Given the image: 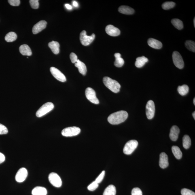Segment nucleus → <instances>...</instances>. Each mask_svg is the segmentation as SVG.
I'll list each match as a JSON object with an SVG mask.
<instances>
[{"label":"nucleus","instance_id":"f257e3e1","mask_svg":"<svg viewBox=\"0 0 195 195\" xmlns=\"http://www.w3.org/2000/svg\"><path fill=\"white\" fill-rule=\"evenodd\" d=\"M128 116V113L127 112L120 111L110 115L107 120L109 123L111 124L117 125L125 122Z\"/></svg>","mask_w":195,"mask_h":195},{"label":"nucleus","instance_id":"f03ea898","mask_svg":"<svg viewBox=\"0 0 195 195\" xmlns=\"http://www.w3.org/2000/svg\"><path fill=\"white\" fill-rule=\"evenodd\" d=\"M104 85L108 88L115 93H117L120 91L121 86L116 81L108 77H105L103 79Z\"/></svg>","mask_w":195,"mask_h":195},{"label":"nucleus","instance_id":"7ed1b4c3","mask_svg":"<svg viewBox=\"0 0 195 195\" xmlns=\"http://www.w3.org/2000/svg\"><path fill=\"white\" fill-rule=\"evenodd\" d=\"M54 105L52 102H47L40 108L36 113V116L41 117L44 116L54 109Z\"/></svg>","mask_w":195,"mask_h":195},{"label":"nucleus","instance_id":"20e7f679","mask_svg":"<svg viewBox=\"0 0 195 195\" xmlns=\"http://www.w3.org/2000/svg\"><path fill=\"white\" fill-rule=\"evenodd\" d=\"M80 132V129L77 127H69L62 130V134L65 137H73L78 135Z\"/></svg>","mask_w":195,"mask_h":195},{"label":"nucleus","instance_id":"39448f33","mask_svg":"<svg viewBox=\"0 0 195 195\" xmlns=\"http://www.w3.org/2000/svg\"><path fill=\"white\" fill-rule=\"evenodd\" d=\"M138 145V142L136 140H131L127 142L125 145L123 152L126 155H130L133 153L137 148Z\"/></svg>","mask_w":195,"mask_h":195},{"label":"nucleus","instance_id":"423d86ee","mask_svg":"<svg viewBox=\"0 0 195 195\" xmlns=\"http://www.w3.org/2000/svg\"><path fill=\"white\" fill-rule=\"evenodd\" d=\"M95 38V35L92 34L91 36L87 35L86 31H83L80 34V41L81 44L84 46H86L89 45L94 41Z\"/></svg>","mask_w":195,"mask_h":195},{"label":"nucleus","instance_id":"0eeeda50","mask_svg":"<svg viewBox=\"0 0 195 195\" xmlns=\"http://www.w3.org/2000/svg\"><path fill=\"white\" fill-rule=\"evenodd\" d=\"M49 180L53 186L56 187L62 186V181L61 178L57 174L52 172L49 174Z\"/></svg>","mask_w":195,"mask_h":195},{"label":"nucleus","instance_id":"6e6552de","mask_svg":"<svg viewBox=\"0 0 195 195\" xmlns=\"http://www.w3.org/2000/svg\"><path fill=\"white\" fill-rule=\"evenodd\" d=\"M173 63L176 67L179 69H183L184 64L183 59L178 52L175 51L172 54Z\"/></svg>","mask_w":195,"mask_h":195},{"label":"nucleus","instance_id":"1a4fd4ad","mask_svg":"<svg viewBox=\"0 0 195 195\" xmlns=\"http://www.w3.org/2000/svg\"><path fill=\"white\" fill-rule=\"evenodd\" d=\"M86 95L87 99L92 103L99 104V102L96 96V92L92 88H88L86 90Z\"/></svg>","mask_w":195,"mask_h":195},{"label":"nucleus","instance_id":"9d476101","mask_svg":"<svg viewBox=\"0 0 195 195\" xmlns=\"http://www.w3.org/2000/svg\"><path fill=\"white\" fill-rule=\"evenodd\" d=\"M146 115L147 119H152L154 117L155 113V106L154 102L152 100H149L146 105Z\"/></svg>","mask_w":195,"mask_h":195},{"label":"nucleus","instance_id":"9b49d317","mask_svg":"<svg viewBox=\"0 0 195 195\" xmlns=\"http://www.w3.org/2000/svg\"><path fill=\"white\" fill-rule=\"evenodd\" d=\"M50 71L53 76L57 80L62 82H65L66 81L65 75L56 68L54 67H51Z\"/></svg>","mask_w":195,"mask_h":195},{"label":"nucleus","instance_id":"f8f14e48","mask_svg":"<svg viewBox=\"0 0 195 195\" xmlns=\"http://www.w3.org/2000/svg\"><path fill=\"white\" fill-rule=\"evenodd\" d=\"M28 175L27 170L25 168H21L16 175L15 180L18 183H22L25 180Z\"/></svg>","mask_w":195,"mask_h":195},{"label":"nucleus","instance_id":"ddd939ff","mask_svg":"<svg viewBox=\"0 0 195 195\" xmlns=\"http://www.w3.org/2000/svg\"><path fill=\"white\" fill-rule=\"evenodd\" d=\"M47 22L45 20H41L33 26L32 32L34 34H37L42 31L46 28Z\"/></svg>","mask_w":195,"mask_h":195},{"label":"nucleus","instance_id":"4468645a","mask_svg":"<svg viewBox=\"0 0 195 195\" xmlns=\"http://www.w3.org/2000/svg\"><path fill=\"white\" fill-rule=\"evenodd\" d=\"M105 30L108 35L111 36H117L120 35V30L111 25H107L106 28Z\"/></svg>","mask_w":195,"mask_h":195},{"label":"nucleus","instance_id":"2eb2a0df","mask_svg":"<svg viewBox=\"0 0 195 195\" xmlns=\"http://www.w3.org/2000/svg\"><path fill=\"white\" fill-rule=\"evenodd\" d=\"M159 164L160 167L163 169L167 167L169 165L168 156L166 153L163 152L160 154Z\"/></svg>","mask_w":195,"mask_h":195},{"label":"nucleus","instance_id":"dca6fc26","mask_svg":"<svg viewBox=\"0 0 195 195\" xmlns=\"http://www.w3.org/2000/svg\"><path fill=\"white\" fill-rule=\"evenodd\" d=\"M180 129L178 127L174 126L172 127L170 130V137L171 140L175 141L179 137Z\"/></svg>","mask_w":195,"mask_h":195},{"label":"nucleus","instance_id":"f3484780","mask_svg":"<svg viewBox=\"0 0 195 195\" xmlns=\"http://www.w3.org/2000/svg\"><path fill=\"white\" fill-rule=\"evenodd\" d=\"M148 44L150 46L155 49H160L162 47V44L160 41L154 39H149L148 40Z\"/></svg>","mask_w":195,"mask_h":195},{"label":"nucleus","instance_id":"a211bd4d","mask_svg":"<svg viewBox=\"0 0 195 195\" xmlns=\"http://www.w3.org/2000/svg\"><path fill=\"white\" fill-rule=\"evenodd\" d=\"M76 67L78 68L79 72L83 75H86L87 72L86 66L84 62L78 60L75 63Z\"/></svg>","mask_w":195,"mask_h":195},{"label":"nucleus","instance_id":"6ab92c4d","mask_svg":"<svg viewBox=\"0 0 195 195\" xmlns=\"http://www.w3.org/2000/svg\"><path fill=\"white\" fill-rule=\"evenodd\" d=\"M49 46L54 54H58L60 52V45L58 42L52 41L49 43Z\"/></svg>","mask_w":195,"mask_h":195},{"label":"nucleus","instance_id":"aec40b11","mask_svg":"<svg viewBox=\"0 0 195 195\" xmlns=\"http://www.w3.org/2000/svg\"><path fill=\"white\" fill-rule=\"evenodd\" d=\"M20 52L23 55L30 56L32 55L31 48L27 45H21L19 48Z\"/></svg>","mask_w":195,"mask_h":195},{"label":"nucleus","instance_id":"412c9836","mask_svg":"<svg viewBox=\"0 0 195 195\" xmlns=\"http://www.w3.org/2000/svg\"><path fill=\"white\" fill-rule=\"evenodd\" d=\"M119 12L125 15H132L134 12V9L131 7L125 5L119 7L118 9Z\"/></svg>","mask_w":195,"mask_h":195},{"label":"nucleus","instance_id":"4be33fe9","mask_svg":"<svg viewBox=\"0 0 195 195\" xmlns=\"http://www.w3.org/2000/svg\"><path fill=\"white\" fill-rule=\"evenodd\" d=\"M47 193L46 189L41 187H36L32 191L33 195H46Z\"/></svg>","mask_w":195,"mask_h":195},{"label":"nucleus","instance_id":"5701e85b","mask_svg":"<svg viewBox=\"0 0 195 195\" xmlns=\"http://www.w3.org/2000/svg\"><path fill=\"white\" fill-rule=\"evenodd\" d=\"M148 61V59L146 58L144 56L139 57L136 59L135 66L137 68H141L143 67L145 63Z\"/></svg>","mask_w":195,"mask_h":195},{"label":"nucleus","instance_id":"b1692460","mask_svg":"<svg viewBox=\"0 0 195 195\" xmlns=\"http://www.w3.org/2000/svg\"><path fill=\"white\" fill-rule=\"evenodd\" d=\"M115 58V61L114 65L116 67H121L123 66L124 63V60L121 58V55L119 53H116L114 55Z\"/></svg>","mask_w":195,"mask_h":195},{"label":"nucleus","instance_id":"393cba45","mask_svg":"<svg viewBox=\"0 0 195 195\" xmlns=\"http://www.w3.org/2000/svg\"><path fill=\"white\" fill-rule=\"evenodd\" d=\"M116 187L113 185H109L104 191L103 195H116Z\"/></svg>","mask_w":195,"mask_h":195},{"label":"nucleus","instance_id":"a878e982","mask_svg":"<svg viewBox=\"0 0 195 195\" xmlns=\"http://www.w3.org/2000/svg\"><path fill=\"white\" fill-rule=\"evenodd\" d=\"M172 150L177 160H180L183 154L179 147L174 146L172 147Z\"/></svg>","mask_w":195,"mask_h":195},{"label":"nucleus","instance_id":"bb28decb","mask_svg":"<svg viewBox=\"0 0 195 195\" xmlns=\"http://www.w3.org/2000/svg\"><path fill=\"white\" fill-rule=\"evenodd\" d=\"M189 88L187 85L179 86L178 87L177 91L181 96H184L188 93Z\"/></svg>","mask_w":195,"mask_h":195},{"label":"nucleus","instance_id":"cd10ccee","mask_svg":"<svg viewBox=\"0 0 195 195\" xmlns=\"http://www.w3.org/2000/svg\"><path fill=\"white\" fill-rule=\"evenodd\" d=\"M17 35L14 32H10L7 33L5 37V40L7 42H12L16 40Z\"/></svg>","mask_w":195,"mask_h":195},{"label":"nucleus","instance_id":"c85d7f7f","mask_svg":"<svg viewBox=\"0 0 195 195\" xmlns=\"http://www.w3.org/2000/svg\"><path fill=\"white\" fill-rule=\"evenodd\" d=\"M183 146L185 149H187L190 147L191 140L188 135H185L183 137Z\"/></svg>","mask_w":195,"mask_h":195},{"label":"nucleus","instance_id":"c756f323","mask_svg":"<svg viewBox=\"0 0 195 195\" xmlns=\"http://www.w3.org/2000/svg\"><path fill=\"white\" fill-rule=\"evenodd\" d=\"M171 22L173 25L178 29L181 30L183 29V22L179 19H173L172 20Z\"/></svg>","mask_w":195,"mask_h":195},{"label":"nucleus","instance_id":"7c9ffc66","mask_svg":"<svg viewBox=\"0 0 195 195\" xmlns=\"http://www.w3.org/2000/svg\"><path fill=\"white\" fill-rule=\"evenodd\" d=\"M185 46L189 50L193 52H195V43L192 41H187L185 43Z\"/></svg>","mask_w":195,"mask_h":195},{"label":"nucleus","instance_id":"2f4dec72","mask_svg":"<svg viewBox=\"0 0 195 195\" xmlns=\"http://www.w3.org/2000/svg\"><path fill=\"white\" fill-rule=\"evenodd\" d=\"M175 5V3L173 2H167L164 3L162 5V7L165 10H168L173 8Z\"/></svg>","mask_w":195,"mask_h":195},{"label":"nucleus","instance_id":"473e14b6","mask_svg":"<svg viewBox=\"0 0 195 195\" xmlns=\"http://www.w3.org/2000/svg\"><path fill=\"white\" fill-rule=\"evenodd\" d=\"M99 186V183L95 181L89 185L88 187V190L90 191L96 190Z\"/></svg>","mask_w":195,"mask_h":195},{"label":"nucleus","instance_id":"72a5a7b5","mask_svg":"<svg viewBox=\"0 0 195 195\" xmlns=\"http://www.w3.org/2000/svg\"><path fill=\"white\" fill-rule=\"evenodd\" d=\"M182 195H195V193L189 189L183 188L181 191Z\"/></svg>","mask_w":195,"mask_h":195},{"label":"nucleus","instance_id":"f704fd0d","mask_svg":"<svg viewBox=\"0 0 195 195\" xmlns=\"http://www.w3.org/2000/svg\"><path fill=\"white\" fill-rule=\"evenodd\" d=\"M29 2L32 8L37 9L39 8V3L38 0H31L29 1Z\"/></svg>","mask_w":195,"mask_h":195},{"label":"nucleus","instance_id":"c9c22d12","mask_svg":"<svg viewBox=\"0 0 195 195\" xmlns=\"http://www.w3.org/2000/svg\"><path fill=\"white\" fill-rule=\"evenodd\" d=\"M105 171H102L101 174L98 176V177L96 178L95 180L96 182H97L98 183H101L103 180L104 177H105Z\"/></svg>","mask_w":195,"mask_h":195},{"label":"nucleus","instance_id":"e433bc0d","mask_svg":"<svg viewBox=\"0 0 195 195\" xmlns=\"http://www.w3.org/2000/svg\"><path fill=\"white\" fill-rule=\"evenodd\" d=\"M8 133V130L6 126L0 124V134H7Z\"/></svg>","mask_w":195,"mask_h":195},{"label":"nucleus","instance_id":"4c0bfd02","mask_svg":"<svg viewBox=\"0 0 195 195\" xmlns=\"http://www.w3.org/2000/svg\"><path fill=\"white\" fill-rule=\"evenodd\" d=\"M132 195H143V192L140 188L135 187L132 189Z\"/></svg>","mask_w":195,"mask_h":195},{"label":"nucleus","instance_id":"58836bf2","mask_svg":"<svg viewBox=\"0 0 195 195\" xmlns=\"http://www.w3.org/2000/svg\"><path fill=\"white\" fill-rule=\"evenodd\" d=\"M70 58L71 62L73 63H75L78 60L76 55L73 52L71 53L70 55Z\"/></svg>","mask_w":195,"mask_h":195},{"label":"nucleus","instance_id":"ea45409f","mask_svg":"<svg viewBox=\"0 0 195 195\" xmlns=\"http://www.w3.org/2000/svg\"><path fill=\"white\" fill-rule=\"evenodd\" d=\"M8 2L11 5L14 6H18L20 4V0H9Z\"/></svg>","mask_w":195,"mask_h":195},{"label":"nucleus","instance_id":"a19ab883","mask_svg":"<svg viewBox=\"0 0 195 195\" xmlns=\"http://www.w3.org/2000/svg\"><path fill=\"white\" fill-rule=\"evenodd\" d=\"M5 160V157L2 153H0V164L2 163Z\"/></svg>","mask_w":195,"mask_h":195},{"label":"nucleus","instance_id":"79ce46f5","mask_svg":"<svg viewBox=\"0 0 195 195\" xmlns=\"http://www.w3.org/2000/svg\"><path fill=\"white\" fill-rule=\"evenodd\" d=\"M65 6L67 9H69V10H71V9L72 8V7L71 5L68 4H66L65 5Z\"/></svg>","mask_w":195,"mask_h":195},{"label":"nucleus","instance_id":"37998d69","mask_svg":"<svg viewBox=\"0 0 195 195\" xmlns=\"http://www.w3.org/2000/svg\"><path fill=\"white\" fill-rule=\"evenodd\" d=\"M72 3L74 6L75 7H77L78 6V5H79L78 3H77L76 1H73Z\"/></svg>","mask_w":195,"mask_h":195},{"label":"nucleus","instance_id":"c03bdc74","mask_svg":"<svg viewBox=\"0 0 195 195\" xmlns=\"http://www.w3.org/2000/svg\"><path fill=\"white\" fill-rule=\"evenodd\" d=\"M192 115H193V118H194V119H195V111H194V112L193 113Z\"/></svg>","mask_w":195,"mask_h":195},{"label":"nucleus","instance_id":"a18cd8bd","mask_svg":"<svg viewBox=\"0 0 195 195\" xmlns=\"http://www.w3.org/2000/svg\"><path fill=\"white\" fill-rule=\"evenodd\" d=\"M193 22H194V27H195V18L194 19Z\"/></svg>","mask_w":195,"mask_h":195},{"label":"nucleus","instance_id":"49530a36","mask_svg":"<svg viewBox=\"0 0 195 195\" xmlns=\"http://www.w3.org/2000/svg\"><path fill=\"white\" fill-rule=\"evenodd\" d=\"M193 103L194 104V105H195V98H194V100H193Z\"/></svg>","mask_w":195,"mask_h":195}]
</instances>
